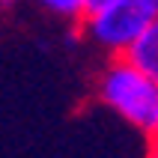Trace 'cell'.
Wrapping results in <instances>:
<instances>
[{"mask_svg": "<svg viewBox=\"0 0 158 158\" xmlns=\"http://www.w3.org/2000/svg\"><path fill=\"white\" fill-rule=\"evenodd\" d=\"M146 158H158V143H152V149H149V155Z\"/></svg>", "mask_w": 158, "mask_h": 158, "instance_id": "8992f818", "label": "cell"}, {"mask_svg": "<svg viewBox=\"0 0 158 158\" xmlns=\"http://www.w3.org/2000/svg\"><path fill=\"white\" fill-rule=\"evenodd\" d=\"M123 57L131 60L140 72H146V75H152V78L158 81V18L134 39L131 48H128Z\"/></svg>", "mask_w": 158, "mask_h": 158, "instance_id": "3957f363", "label": "cell"}, {"mask_svg": "<svg viewBox=\"0 0 158 158\" xmlns=\"http://www.w3.org/2000/svg\"><path fill=\"white\" fill-rule=\"evenodd\" d=\"M48 12H54L57 18H66V21H84L87 15V0H39Z\"/></svg>", "mask_w": 158, "mask_h": 158, "instance_id": "277c9868", "label": "cell"}, {"mask_svg": "<svg viewBox=\"0 0 158 158\" xmlns=\"http://www.w3.org/2000/svg\"><path fill=\"white\" fill-rule=\"evenodd\" d=\"M158 18V0H116L102 12H89L81 30L110 57H123L131 42Z\"/></svg>", "mask_w": 158, "mask_h": 158, "instance_id": "7a4b0ae2", "label": "cell"}, {"mask_svg": "<svg viewBox=\"0 0 158 158\" xmlns=\"http://www.w3.org/2000/svg\"><path fill=\"white\" fill-rule=\"evenodd\" d=\"M96 93L119 119L149 137V143H158V81L152 75L140 72L125 57H110L98 75Z\"/></svg>", "mask_w": 158, "mask_h": 158, "instance_id": "6da1fadb", "label": "cell"}, {"mask_svg": "<svg viewBox=\"0 0 158 158\" xmlns=\"http://www.w3.org/2000/svg\"><path fill=\"white\" fill-rule=\"evenodd\" d=\"M15 0H0V9H6V6H12Z\"/></svg>", "mask_w": 158, "mask_h": 158, "instance_id": "52a82bcc", "label": "cell"}, {"mask_svg": "<svg viewBox=\"0 0 158 158\" xmlns=\"http://www.w3.org/2000/svg\"><path fill=\"white\" fill-rule=\"evenodd\" d=\"M116 0H87V15L89 12H102V9H107V6H114ZM84 15V18H87Z\"/></svg>", "mask_w": 158, "mask_h": 158, "instance_id": "5b68a950", "label": "cell"}]
</instances>
